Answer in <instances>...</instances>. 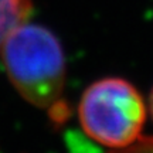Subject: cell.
Wrapping results in <instances>:
<instances>
[{
  "label": "cell",
  "instance_id": "cell-3",
  "mask_svg": "<svg viewBox=\"0 0 153 153\" xmlns=\"http://www.w3.org/2000/svg\"><path fill=\"white\" fill-rule=\"evenodd\" d=\"M31 10V0H0V53L11 31L26 19Z\"/></svg>",
  "mask_w": 153,
  "mask_h": 153
},
{
  "label": "cell",
  "instance_id": "cell-2",
  "mask_svg": "<svg viewBox=\"0 0 153 153\" xmlns=\"http://www.w3.org/2000/svg\"><path fill=\"white\" fill-rule=\"evenodd\" d=\"M78 118L92 140L111 149L123 148L140 136L146 105L133 84L108 76L92 82L84 91Z\"/></svg>",
  "mask_w": 153,
  "mask_h": 153
},
{
  "label": "cell",
  "instance_id": "cell-4",
  "mask_svg": "<svg viewBox=\"0 0 153 153\" xmlns=\"http://www.w3.org/2000/svg\"><path fill=\"white\" fill-rule=\"evenodd\" d=\"M109 153H153V136H139L123 148L112 149Z\"/></svg>",
  "mask_w": 153,
  "mask_h": 153
},
{
  "label": "cell",
  "instance_id": "cell-1",
  "mask_svg": "<svg viewBox=\"0 0 153 153\" xmlns=\"http://www.w3.org/2000/svg\"><path fill=\"white\" fill-rule=\"evenodd\" d=\"M0 57L11 85L27 102L50 108L61 101L65 55L48 28L24 22L7 37Z\"/></svg>",
  "mask_w": 153,
  "mask_h": 153
},
{
  "label": "cell",
  "instance_id": "cell-5",
  "mask_svg": "<svg viewBox=\"0 0 153 153\" xmlns=\"http://www.w3.org/2000/svg\"><path fill=\"white\" fill-rule=\"evenodd\" d=\"M149 109H150V115L153 118V88H152V92H150V97H149Z\"/></svg>",
  "mask_w": 153,
  "mask_h": 153
}]
</instances>
